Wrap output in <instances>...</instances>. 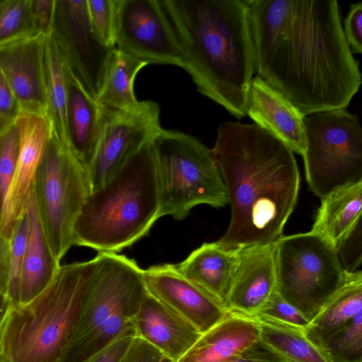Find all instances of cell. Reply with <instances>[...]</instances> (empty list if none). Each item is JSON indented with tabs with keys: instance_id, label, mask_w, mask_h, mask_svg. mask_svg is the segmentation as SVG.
Here are the masks:
<instances>
[{
	"instance_id": "obj_1",
	"label": "cell",
	"mask_w": 362,
	"mask_h": 362,
	"mask_svg": "<svg viewBox=\"0 0 362 362\" xmlns=\"http://www.w3.org/2000/svg\"><path fill=\"white\" fill-rule=\"evenodd\" d=\"M255 71L304 116L346 108L361 84L336 0H245Z\"/></svg>"
},
{
	"instance_id": "obj_2",
	"label": "cell",
	"mask_w": 362,
	"mask_h": 362,
	"mask_svg": "<svg viewBox=\"0 0 362 362\" xmlns=\"http://www.w3.org/2000/svg\"><path fill=\"white\" fill-rule=\"evenodd\" d=\"M211 150L231 209L228 229L217 242L227 247L275 243L299 193L293 151L255 123L232 122L218 127Z\"/></svg>"
},
{
	"instance_id": "obj_3",
	"label": "cell",
	"mask_w": 362,
	"mask_h": 362,
	"mask_svg": "<svg viewBox=\"0 0 362 362\" xmlns=\"http://www.w3.org/2000/svg\"><path fill=\"white\" fill-rule=\"evenodd\" d=\"M197 90L238 119L255 71L245 0H160Z\"/></svg>"
},
{
	"instance_id": "obj_4",
	"label": "cell",
	"mask_w": 362,
	"mask_h": 362,
	"mask_svg": "<svg viewBox=\"0 0 362 362\" xmlns=\"http://www.w3.org/2000/svg\"><path fill=\"white\" fill-rule=\"evenodd\" d=\"M151 141L88 194L74 227L73 245L117 253L148 234L160 218Z\"/></svg>"
},
{
	"instance_id": "obj_5",
	"label": "cell",
	"mask_w": 362,
	"mask_h": 362,
	"mask_svg": "<svg viewBox=\"0 0 362 362\" xmlns=\"http://www.w3.org/2000/svg\"><path fill=\"white\" fill-rule=\"evenodd\" d=\"M100 255L60 265L47 286L23 305L11 304L1 341L3 362H58Z\"/></svg>"
},
{
	"instance_id": "obj_6",
	"label": "cell",
	"mask_w": 362,
	"mask_h": 362,
	"mask_svg": "<svg viewBox=\"0 0 362 362\" xmlns=\"http://www.w3.org/2000/svg\"><path fill=\"white\" fill-rule=\"evenodd\" d=\"M98 255V270L58 362H83L121 337L136 336L135 317L148 293L144 269L123 255Z\"/></svg>"
},
{
	"instance_id": "obj_7",
	"label": "cell",
	"mask_w": 362,
	"mask_h": 362,
	"mask_svg": "<svg viewBox=\"0 0 362 362\" xmlns=\"http://www.w3.org/2000/svg\"><path fill=\"white\" fill-rule=\"evenodd\" d=\"M160 217L185 218L199 204L223 207L226 189L211 149L196 138L161 128L151 141Z\"/></svg>"
},
{
	"instance_id": "obj_8",
	"label": "cell",
	"mask_w": 362,
	"mask_h": 362,
	"mask_svg": "<svg viewBox=\"0 0 362 362\" xmlns=\"http://www.w3.org/2000/svg\"><path fill=\"white\" fill-rule=\"evenodd\" d=\"M32 190L47 242L60 264L73 245L74 227L90 188L86 169L53 134L40 161Z\"/></svg>"
},
{
	"instance_id": "obj_9",
	"label": "cell",
	"mask_w": 362,
	"mask_h": 362,
	"mask_svg": "<svg viewBox=\"0 0 362 362\" xmlns=\"http://www.w3.org/2000/svg\"><path fill=\"white\" fill-rule=\"evenodd\" d=\"M274 245L276 291L310 322L344 281L339 254L311 231L281 236Z\"/></svg>"
},
{
	"instance_id": "obj_10",
	"label": "cell",
	"mask_w": 362,
	"mask_h": 362,
	"mask_svg": "<svg viewBox=\"0 0 362 362\" xmlns=\"http://www.w3.org/2000/svg\"><path fill=\"white\" fill-rule=\"evenodd\" d=\"M304 160L306 180L324 198L337 188L362 181V129L346 108L305 116Z\"/></svg>"
},
{
	"instance_id": "obj_11",
	"label": "cell",
	"mask_w": 362,
	"mask_h": 362,
	"mask_svg": "<svg viewBox=\"0 0 362 362\" xmlns=\"http://www.w3.org/2000/svg\"><path fill=\"white\" fill-rule=\"evenodd\" d=\"M52 35L72 74L95 100L115 47L107 45L95 30L87 0H55Z\"/></svg>"
},
{
	"instance_id": "obj_12",
	"label": "cell",
	"mask_w": 362,
	"mask_h": 362,
	"mask_svg": "<svg viewBox=\"0 0 362 362\" xmlns=\"http://www.w3.org/2000/svg\"><path fill=\"white\" fill-rule=\"evenodd\" d=\"M100 135L88 170L90 192L107 182L162 128L160 108L152 100L129 110L102 111Z\"/></svg>"
},
{
	"instance_id": "obj_13",
	"label": "cell",
	"mask_w": 362,
	"mask_h": 362,
	"mask_svg": "<svg viewBox=\"0 0 362 362\" xmlns=\"http://www.w3.org/2000/svg\"><path fill=\"white\" fill-rule=\"evenodd\" d=\"M115 45L148 64L184 67L180 45L160 0H117Z\"/></svg>"
},
{
	"instance_id": "obj_14",
	"label": "cell",
	"mask_w": 362,
	"mask_h": 362,
	"mask_svg": "<svg viewBox=\"0 0 362 362\" xmlns=\"http://www.w3.org/2000/svg\"><path fill=\"white\" fill-rule=\"evenodd\" d=\"M15 124L19 134L18 153L0 224V233L8 239L15 222L26 210L37 167L52 136L46 115L20 110Z\"/></svg>"
},
{
	"instance_id": "obj_15",
	"label": "cell",
	"mask_w": 362,
	"mask_h": 362,
	"mask_svg": "<svg viewBox=\"0 0 362 362\" xmlns=\"http://www.w3.org/2000/svg\"><path fill=\"white\" fill-rule=\"evenodd\" d=\"M144 279L149 294L191 323L202 334L229 313L185 278L175 264L151 266L144 270Z\"/></svg>"
},
{
	"instance_id": "obj_16",
	"label": "cell",
	"mask_w": 362,
	"mask_h": 362,
	"mask_svg": "<svg viewBox=\"0 0 362 362\" xmlns=\"http://www.w3.org/2000/svg\"><path fill=\"white\" fill-rule=\"evenodd\" d=\"M45 37L36 33L0 45V71L21 111L47 115L43 70Z\"/></svg>"
},
{
	"instance_id": "obj_17",
	"label": "cell",
	"mask_w": 362,
	"mask_h": 362,
	"mask_svg": "<svg viewBox=\"0 0 362 362\" xmlns=\"http://www.w3.org/2000/svg\"><path fill=\"white\" fill-rule=\"evenodd\" d=\"M276 291L274 244L238 247L237 264L226 304L227 311L252 318Z\"/></svg>"
},
{
	"instance_id": "obj_18",
	"label": "cell",
	"mask_w": 362,
	"mask_h": 362,
	"mask_svg": "<svg viewBox=\"0 0 362 362\" xmlns=\"http://www.w3.org/2000/svg\"><path fill=\"white\" fill-rule=\"evenodd\" d=\"M247 115L293 152L303 155L306 146L305 116L259 76L250 82Z\"/></svg>"
},
{
	"instance_id": "obj_19",
	"label": "cell",
	"mask_w": 362,
	"mask_h": 362,
	"mask_svg": "<svg viewBox=\"0 0 362 362\" xmlns=\"http://www.w3.org/2000/svg\"><path fill=\"white\" fill-rule=\"evenodd\" d=\"M136 337L174 362L196 343L202 333L191 323L148 293L135 317Z\"/></svg>"
},
{
	"instance_id": "obj_20",
	"label": "cell",
	"mask_w": 362,
	"mask_h": 362,
	"mask_svg": "<svg viewBox=\"0 0 362 362\" xmlns=\"http://www.w3.org/2000/svg\"><path fill=\"white\" fill-rule=\"evenodd\" d=\"M237 258L238 247H227L216 241L202 244L175 266L185 278L226 310Z\"/></svg>"
},
{
	"instance_id": "obj_21",
	"label": "cell",
	"mask_w": 362,
	"mask_h": 362,
	"mask_svg": "<svg viewBox=\"0 0 362 362\" xmlns=\"http://www.w3.org/2000/svg\"><path fill=\"white\" fill-rule=\"evenodd\" d=\"M258 340L259 327L253 318L229 312L177 362H228Z\"/></svg>"
},
{
	"instance_id": "obj_22",
	"label": "cell",
	"mask_w": 362,
	"mask_h": 362,
	"mask_svg": "<svg viewBox=\"0 0 362 362\" xmlns=\"http://www.w3.org/2000/svg\"><path fill=\"white\" fill-rule=\"evenodd\" d=\"M321 200L311 232L338 252L361 224L362 181L337 188Z\"/></svg>"
},
{
	"instance_id": "obj_23",
	"label": "cell",
	"mask_w": 362,
	"mask_h": 362,
	"mask_svg": "<svg viewBox=\"0 0 362 362\" xmlns=\"http://www.w3.org/2000/svg\"><path fill=\"white\" fill-rule=\"evenodd\" d=\"M66 78V119L69 148L88 172L100 135L102 112L95 100L85 91L67 65Z\"/></svg>"
},
{
	"instance_id": "obj_24",
	"label": "cell",
	"mask_w": 362,
	"mask_h": 362,
	"mask_svg": "<svg viewBox=\"0 0 362 362\" xmlns=\"http://www.w3.org/2000/svg\"><path fill=\"white\" fill-rule=\"evenodd\" d=\"M28 234L16 303L23 305L41 292L61 265L53 257L37 214L33 193L27 206Z\"/></svg>"
},
{
	"instance_id": "obj_25",
	"label": "cell",
	"mask_w": 362,
	"mask_h": 362,
	"mask_svg": "<svg viewBox=\"0 0 362 362\" xmlns=\"http://www.w3.org/2000/svg\"><path fill=\"white\" fill-rule=\"evenodd\" d=\"M345 271L341 286L305 329L308 337L320 347L362 311V272Z\"/></svg>"
},
{
	"instance_id": "obj_26",
	"label": "cell",
	"mask_w": 362,
	"mask_h": 362,
	"mask_svg": "<svg viewBox=\"0 0 362 362\" xmlns=\"http://www.w3.org/2000/svg\"><path fill=\"white\" fill-rule=\"evenodd\" d=\"M259 342L282 362H334L327 351L312 341L305 329L257 315Z\"/></svg>"
},
{
	"instance_id": "obj_27",
	"label": "cell",
	"mask_w": 362,
	"mask_h": 362,
	"mask_svg": "<svg viewBox=\"0 0 362 362\" xmlns=\"http://www.w3.org/2000/svg\"><path fill=\"white\" fill-rule=\"evenodd\" d=\"M43 70L47 116L52 127V134L70 148L66 119V64L52 33L45 39Z\"/></svg>"
},
{
	"instance_id": "obj_28",
	"label": "cell",
	"mask_w": 362,
	"mask_h": 362,
	"mask_svg": "<svg viewBox=\"0 0 362 362\" xmlns=\"http://www.w3.org/2000/svg\"><path fill=\"white\" fill-rule=\"evenodd\" d=\"M146 62L115 47L95 102L102 111L127 110L136 107L134 83Z\"/></svg>"
},
{
	"instance_id": "obj_29",
	"label": "cell",
	"mask_w": 362,
	"mask_h": 362,
	"mask_svg": "<svg viewBox=\"0 0 362 362\" xmlns=\"http://www.w3.org/2000/svg\"><path fill=\"white\" fill-rule=\"evenodd\" d=\"M334 362H362V311L322 346Z\"/></svg>"
},
{
	"instance_id": "obj_30",
	"label": "cell",
	"mask_w": 362,
	"mask_h": 362,
	"mask_svg": "<svg viewBox=\"0 0 362 362\" xmlns=\"http://www.w3.org/2000/svg\"><path fill=\"white\" fill-rule=\"evenodd\" d=\"M36 33L31 0H0V45Z\"/></svg>"
},
{
	"instance_id": "obj_31",
	"label": "cell",
	"mask_w": 362,
	"mask_h": 362,
	"mask_svg": "<svg viewBox=\"0 0 362 362\" xmlns=\"http://www.w3.org/2000/svg\"><path fill=\"white\" fill-rule=\"evenodd\" d=\"M28 234L27 208L16 220L9 239L11 245L10 268L6 296L12 305L16 301L23 257Z\"/></svg>"
},
{
	"instance_id": "obj_32",
	"label": "cell",
	"mask_w": 362,
	"mask_h": 362,
	"mask_svg": "<svg viewBox=\"0 0 362 362\" xmlns=\"http://www.w3.org/2000/svg\"><path fill=\"white\" fill-rule=\"evenodd\" d=\"M18 148L19 134L14 124L0 133V224L16 165Z\"/></svg>"
},
{
	"instance_id": "obj_33",
	"label": "cell",
	"mask_w": 362,
	"mask_h": 362,
	"mask_svg": "<svg viewBox=\"0 0 362 362\" xmlns=\"http://www.w3.org/2000/svg\"><path fill=\"white\" fill-rule=\"evenodd\" d=\"M90 21L108 46L115 47L117 0H87Z\"/></svg>"
},
{
	"instance_id": "obj_34",
	"label": "cell",
	"mask_w": 362,
	"mask_h": 362,
	"mask_svg": "<svg viewBox=\"0 0 362 362\" xmlns=\"http://www.w3.org/2000/svg\"><path fill=\"white\" fill-rule=\"evenodd\" d=\"M257 315L271 317L302 329H305L310 323L303 314L285 300L277 291L272 294Z\"/></svg>"
},
{
	"instance_id": "obj_35",
	"label": "cell",
	"mask_w": 362,
	"mask_h": 362,
	"mask_svg": "<svg viewBox=\"0 0 362 362\" xmlns=\"http://www.w3.org/2000/svg\"><path fill=\"white\" fill-rule=\"evenodd\" d=\"M346 40L352 53H362V3L352 4L344 19L343 28Z\"/></svg>"
},
{
	"instance_id": "obj_36",
	"label": "cell",
	"mask_w": 362,
	"mask_h": 362,
	"mask_svg": "<svg viewBox=\"0 0 362 362\" xmlns=\"http://www.w3.org/2000/svg\"><path fill=\"white\" fill-rule=\"evenodd\" d=\"M20 110L16 98L0 71V133L15 124Z\"/></svg>"
},
{
	"instance_id": "obj_37",
	"label": "cell",
	"mask_w": 362,
	"mask_h": 362,
	"mask_svg": "<svg viewBox=\"0 0 362 362\" xmlns=\"http://www.w3.org/2000/svg\"><path fill=\"white\" fill-rule=\"evenodd\" d=\"M55 0H31V12L37 33L45 36L52 33Z\"/></svg>"
},
{
	"instance_id": "obj_38",
	"label": "cell",
	"mask_w": 362,
	"mask_h": 362,
	"mask_svg": "<svg viewBox=\"0 0 362 362\" xmlns=\"http://www.w3.org/2000/svg\"><path fill=\"white\" fill-rule=\"evenodd\" d=\"M163 356L151 344L135 337L119 362H160Z\"/></svg>"
},
{
	"instance_id": "obj_39",
	"label": "cell",
	"mask_w": 362,
	"mask_h": 362,
	"mask_svg": "<svg viewBox=\"0 0 362 362\" xmlns=\"http://www.w3.org/2000/svg\"><path fill=\"white\" fill-rule=\"evenodd\" d=\"M135 337H121L83 362H119Z\"/></svg>"
},
{
	"instance_id": "obj_40",
	"label": "cell",
	"mask_w": 362,
	"mask_h": 362,
	"mask_svg": "<svg viewBox=\"0 0 362 362\" xmlns=\"http://www.w3.org/2000/svg\"><path fill=\"white\" fill-rule=\"evenodd\" d=\"M228 362H282L274 354L264 347L259 340Z\"/></svg>"
},
{
	"instance_id": "obj_41",
	"label": "cell",
	"mask_w": 362,
	"mask_h": 362,
	"mask_svg": "<svg viewBox=\"0 0 362 362\" xmlns=\"http://www.w3.org/2000/svg\"><path fill=\"white\" fill-rule=\"evenodd\" d=\"M10 256V240L0 233V295L6 294L9 278Z\"/></svg>"
},
{
	"instance_id": "obj_42",
	"label": "cell",
	"mask_w": 362,
	"mask_h": 362,
	"mask_svg": "<svg viewBox=\"0 0 362 362\" xmlns=\"http://www.w3.org/2000/svg\"><path fill=\"white\" fill-rule=\"evenodd\" d=\"M11 306V302L6 294L0 295V362H3L1 358V341L2 332L7 320L8 315Z\"/></svg>"
},
{
	"instance_id": "obj_43",
	"label": "cell",
	"mask_w": 362,
	"mask_h": 362,
	"mask_svg": "<svg viewBox=\"0 0 362 362\" xmlns=\"http://www.w3.org/2000/svg\"><path fill=\"white\" fill-rule=\"evenodd\" d=\"M160 362H174V361H173L171 359H170L169 358H168L166 356H163V358L161 359V361Z\"/></svg>"
}]
</instances>
